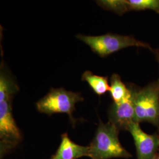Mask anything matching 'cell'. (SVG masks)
<instances>
[{
  "instance_id": "obj_4",
  "label": "cell",
  "mask_w": 159,
  "mask_h": 159,
  "mask_svg": "<svg viewBox=\"0 0 159 159\" xmlns=\"http://www.w3.org/2000/svg\"><path fill=\"white\" fill-rule=\"evenodd\" d=\"M84 100L79 93L66 90L63 88L51 89L50 92L36 103L37 110L51 116L53 114L66 113L74 123L73 116L76 103Z\"/></svg>"
},
{
  "instance_id": "obj_10",
  "label": "cell",
  "mask_w": 159,
  "mask_h": 159,
  "mask_svg": "<svg viewBox=\"0 0 159 159\" xmlns=\"http://www.w3.org/2000/svg\"><path fill=\"white\" fill-rule=\"evenodd\" d=\"M19 87L15 80L1 68L0 74V102L12 99L13 95L17 93Z\"/></svg>"
},
{
  "instance_id": "obj_13",
  "label": "cell",
  "mask_w": 159,
  "mask_h": 159,
  "mask_svg": "<svg viewBox=\"0 0 159 159\" xmlns=\"http://www.w3.org/2000/svg\"><path fill=\"white\" fill-rule=\"evenodd\" d=\"M96 2L102 8L114 12L119 16L128 12L125 0H103L97 1Z\"/></svg>"
},
{
  "instance_id": "obj_1",
  "label": "cell",
  "mask_w": 159,
  "mask_h": 159,
  "mask_svg": "<svg viewBox=\"0 0 159 159\" xmlns=\"http://www.w3.org/2000/svg\"><path fill=\"white\" fill-rule=\"evenodd\" d=\"M119 131L110 121L105 124L100 120L95 136L89 146V157L91 159L131 157V154L120 142Z\"/></svg>"
},
{
  "instance_id": "obj_7",
  "label": "cell",
  "mask_w": 159,
  "mask_h": 159,
  "mask_svg": "<svg viewBox=\"0 0 159 159\" xmlns=\"http://www.w3.org/2000/svg\"><path fill=\"white\" fill-rule=\"evenodd\" d=\"M136 148L137 159H151L159 151V133L148 134L144 132L139 123L133 122L129 126Z\"/></svg>"
},
{
  "instance_id": "obj_12",
  "label": "cell",
  "mask_w": 159,
  "mask_h": 159,
  "mask_svg": "<svg viewBox=\"0 0 159 159\" xmlns=\"http://www.w3.org/2000/svg\"><path fill=\"white\" fill-rule=\"evenodd\" d=\"M128 11L150 10L159 13V0H125Z\"/></svg>"
},
{
  "instance_id": "obj_14",
  "label": "cell",
  "mask_w": 159,
  "mask_h": 159,
  "mask_svg": "<svg viewBox=\"0 0 159 159\" xmlns=\"http://www.w3.org/2000/svg\"><path fill=\"white\" fill-rule=\"evenodd\" d=\"M153 52H154V54H155V56H156V58H157V61H158V63L159 64V50H153ZM159 81V79L158 80Z\"/></svg>"
},
{
  "instance_id": "obj_3",
  "label": "cell",
  "mask_w": 159,
  "mask_h": 159,
  "mask_svg": "<svg viewBox=\"0 0 159 159\" xmlns=\"http://www.w3.org/2000/svg\"><path fill=\"white\" fill-rule=\"evenodd\" d=\"M134 102L136 122H148L159 129V80L143 89L135 87Z\"/></svg>"
},
{
  "instance_id": "obj_9",
  "label": "cell",
  "mask_w": 159,
  "mask_h": 159,
  "mask_svg": "<svg viewBox=\"0 0 159 159\" xmlns=\"http://www.w3.org/2000/svg\"><path fill=\"white\" fill-rule=\"evenodd\" d=\"M81 79L86 81L93 91L101 96L110 90L108 77L93 74L90 71H85L82 75Z\"/></svg>"
},
{
  "instance_id": "obj_2",
  "label": "cell",
  "mask_w": 159,
  "mask_h": 159,
  "mask_svg": "<svg viewBox=\"0 0 159 159\" xmlns=\"http://www.w3.org/2000/svg\"><path fill=\"white\" fill-rule=\"evenodd\" d=\"M79 40L89 46L91 50L101 57H105L129 47H141L153 51L150 44L137 40L131 35H121L112 33L90 36L79 34Z\"/></svg>"
},
{
  "instance_id": "obj_6",
  "label": "cell",
  "mask_w": 159,
  "mask_h": 159,
  "mask_svg": "<svg viewBox=\"0 0 159 159\" xmlns=\"http://www.w3.org/2000/svg\"><path fill=\"white\" fill-rule=\"evenodd\" d=\"M129 87L131 90L129 96L121 102H113L108 111L109 121L119 130H127L129 126L136 122L134 102L135 87Z\"/></svg>"
},
{
  "instance_id": "obj_11",
  "label": "cell",
  "mask_w": 159,
  "mask_h": 159,
  "mask_svg": "<svg viewBox=\"0 0 159 159\" xmlns=\"http://www.w3.org/2000/svg\"><path fill=\"white\" fill-rule=\"evenodd\" d=\"M109 92L113 102L119 103L129 96L131 90L122 81L119 74H113L110 79Z\"/></svg>"
},
{
  "instance_id": "obj_15",
  "label": "cell",
  "mask_w": 159,
  "mask_h": 159,
  "mask_svg": "<svg viewBox=\"0 0 159 159\" xmlns=\"http://www.w3.org/2000/svg\"><path fill=\"white\" fill-rule=\"evenodd\" d=\"M151 159H159V151Z\"/></svg>"
},
{
  "instance_id": "obj_8",
  "label": "cell",
  "mask_w": 159,
  "mask_h": 159,
  "mask_svg": "<svg viewBox=\"0 0 159 159\" xmlns=\"http://www.w3.org/2000/svg\"><path fill=\"white\" fill-rule=\"evenodd\" d=\"M90 157L89 147L83 146L72 142L68 134L61 136V142L56 154L52 159H77Z\"/></svg>"
},
{
  "instance_id": "obj_5",
  "label": "cell",
  "mask_w": 159,
  "mask_h": 159,
  "mask_svg": "<svg viewBox=\"0 0 159 159\" xmlns=\"http://www.w3.org/2000/svg\"><path fill=\"white\" fill-rule=\"evenodd\" d=\"M21 139V131L12 115V99L0 102L1 154L16 146Z\"/></svg>"
}]
</instances>
